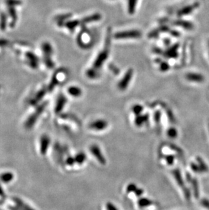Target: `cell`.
Instances as JSON below:
<instances>
[{
	"label": "cell",
	"mask_w": 209,
	"mask_h": 210,
	"mask_svg": "<svg viewBox=\"0 0 209 210\" xmlns=\"http://www.w3.org/2000/svg\"><path fill=\"white\" fill-rule=\"evenodd\" d=\"M142 36V33L139 30H128L124 31H120L114 34V38L117 40L126 39H138Z\"/></svg>",
	"instance_id": "cell-1"
},
{
	"label": "cell",
	"mask_w": 209,
	"mask_h": 210,
	"mask_svg": "<svg viewBox=\"0 0 209 210\" xmlns=\"http://www.w3.org/2000/svg\"><path fill=\"white\" fill-rule=\"evenodd\" d=\"M172 173L174 177H175V179L177 182V184H178L179 186L181 188V189L183 190V192L184 193L185 197H186V199H187V201H190V199H191L190 191L189 189H188L186 186H185L184 181H183V178H182L181 174L180 171L179 169H175L172 171Z\"/></svg>",
	"instance_id": "cell-2"
},
{
	"label": "cell",
	"mask_w": 209,
	"mask_h": 210,
	"mask_svg": "<svg viewBox=\"0 0 209 210\" xmlns=\"http://www.w3.org/2000/svg\"><path fill=\"white\" fill-rule=\"evenodd\" d=\"M108 55H109V49L105 48L103 50L100 51L99 55H97L95 61H94L92 68L99 71L102 68L104 63L106 61L107 59L108 58Z\"/></svg>",
	"instance_id": "cell-3"
},
{
	"label": "cell",
	"mask_w": 209,
	"mask_h": 210,
	"mask_svg": "<svg viewBox=\"0 0 209 210\" xmlns=\"http://www.w3.org/2000/svg\"><path fill=\"white\" fill-rule=\"evenodd\" d=\"M109 123L106 120L104 119H97L90 122L88 127L90 130L95 131H103L108 127Z\"/></svg>",
	"instance_id": "cell-4"
},
{
	"label": "cell",
	"mask_w": 209,
	"mask_h": 210,
	"mask_svg": "<svg viewBox=\"0 0 209 210\" xmlns=\"http://www.w3.org/2000/svg\"><path fill=\"white\" fill-rule=\"evenodd\" d=\"M90 152L92 155L95 157V159L98 160V162L102 164V165H105L107 163V160L103 156V154L101 152V150L97 144H92L90 147Z\"/></svg>",
	"instance_id": "cell-5"
},
{
	"label": "cell",
	"mask_w": 209,
	"mask_h": 210,
	"mask_svg": "<svg viewBox=\"0 0 209 210\" xmlns=\"http://www.w3.org/2000/svg\"><path fill=\"white\" fill-rule=\"evenodd\" d=\"M133 69H129L128 70V71L125 73L124 77L119 82L117 85V87L118 89H119L122 91H123V90H126L128 85H129V84L131 81V79L132 78V76H133Z\"/></svg>",
	"instance_id": "cell-6"
},
{
	"label": "cell",
	"mask_w": 209,
	"mask_h": 210,
	"mask_svg": "<svg viewBox=\"0 0 209 210\" xmlns=\"http://www.w3.org/2000/svg\"><path fill=\"white\" fill-rule=\"evenodd\" d=\"M42 50H43L45 56H46V57H45V59H46V61H45V63H46V65L50 68H54V63L52 62V59L50 58V55L52 53V48L50 44H49L48 42L44 43L42 45Z\"/></svg>",
	"instance_id": "cell-7"
},
{
	"label": "cell",
	"mask_w": 209,
	"mask_h": 210,
	"mask_svg": "<svg viewBox=\"0 0 209 210\" xmlns=\"http://www.w3.org/2000/svg\"><path fill=\"white\" fill-rule=\"evenodd\" d=\"M199 6H200L199 3L196 2V3H193V4L185 6L184 8L179 10L178 12H177V15H178V16L179 17H181L183 16L190 15V14H191V12H193L196 8H198V7H199Z\"/></svg>",
	"instance_id": "cell-8"
},
{
	"label": "cell",
	"mask_w": 209,
	"mask_h": 210,
	"mask_svg": "<svg viewBox=\"0 0 209 210\" xmlns=\"http://www.w3.org/2000/svg\"><path fill=\"white\" fill-rule=\"evenodd\" d=\"M186 78L190 82H196V83H202L204 81L205 78L203 75L199 73L190 72L187 73L186 75Z\"/></svg>",
	"instance_id": "cell-9"
},
{
	"label": "cell",
	"mask_w": 209,
	"mask_h": 210,
	"mask_svg": "<svg viewBox=\"0 0 209 210\" xmlns=\"http://www.w3.org/2000/svg\"><path fill=\"white\" fill-rule=\"evenodd\" d=\"M186 179L187 182H189L191 184V186L193 187V190H194V197L196 199L199 198V195H200V191H199V186H198V182L196 178L191 177L190 173H187L186 174Z\"/></svg>",
	"instance_id": "cell-10"
},
{
	"label": "cell",
	"mask_w": 209,
	"mask_h": 210,
	"mask_svg": "<svg viewBox=\"0 0 209 210\" xmlns=\"http://www.w3.org/2000/svg\"><path fill=\"white\" fill-rule=\"evenodd\" d=\"M179 47V44H174L173 46L167 49L164 52H163L164 56L167 58H177L178 57V52H177V50H178Z\"/></svg>",
	"instance_id": "cell-11"
},
{
	"label": "cell",
	"mask_w": 209,
	"mask_h": 210,
	"mask_svg": "<svg viewBox=\"0 0 209 210\" xmlns=\"http://www.w3.org/2000/svg\"><path fill=\"white\" fill-rule=\"evenodd\" d=\"M149 120L147 114H139L136 116L134 119V124L138 127H141L143 125L147 123Z\"/></svg>",
	"instance_id": "cell-12"
},
{
	"label": "cell",
	"mask_w": 209,
	"mask_h": 210,
	"mask_svg": "<svg viewBox=\"0 0 209 210\" xmlns=\"http://www.w3.org/2000/svg\"><path fill=\"white\" fill-rule=\"evenodd\" d=\"M102 16L99 13H96V14H94L92 15H90L88 16H86L85 18H83L80 23H82V24H87V23H91L93 22H96V21H99V20L101 19Z\"/></svg>",
	"instance_id": "cell-13"
},
{
	"label": "cell",
	"mask_w": 209,
	"mask_h": 210,
	"mask_svg": "<svg viewBox=\"0 0 209 210\" xmlns=\"http://www.w3.org/2000/svg\"><path fill=\"white\" fill-rule=\"evenodd\" d=\"M41 148H40V151L42 155H44L46 154L47 152V150L49 147L50 143V139L49 137L47 135H44L41 137Z\"/></svg>",
	"instance_id": "cell-14"
},
{
	"label": "cell",
	"mask_w": 209,
	"mask_h": 210,
	"mask_svg": "<svg viewBox=\"0 0 209 210\" xmlns=\"http://www.w3.org/2000/svg\"><path fill=\"white\" fill-rule=\"evenodd\" d=\"M66 103H67V99H66V97L63 95V94L59 95L58 97L57 103H56L55 111L57 112H60L64 108Z\"/></svg>",
	"instance_id": "cell-15"
},
{
	"label": "cell",
	"mask_w": 209,
	"mask_h": 210,
	"mask_svg": "<svg viewBox=\"0 0 209 210\" xmlns=\"http://www.w3.org/2000/svg\"><path fill=\"white\" fill-rule=\"evenodd\" d=\"M176 25L183 28L187 30H191L194 29V24L190 21H187V20H178L175 22Z\"/></svg>",
	"instance_id": "cell-16"
},
{
	"label": "cell",
	"mask_w": 209,
	"mask_h": 210,
	"mask_svg": "<svg viewBox=\"0 0 209 210\" xmlns=\"http://www.w3.org/2000/svg\"><path fill=\"white\" fill-rule=\"evenodd\" d=\"M137 204L139 208L143 209V208H146L149 207V206H151L153 204V201L151 200V199H149L148 198L142 197L139 199Z\"/></svg>",
	"instance_id": "cell-17"
},
{
	"label": "cell",
	"mask_w": 209,
	"mask_h": 210,
	"mask_svg": "<svg viewBox=\"0 0 209 210\" xmlns=\"http://www.w3.org/2000/svg\"><path fill=\"white\" fill-rule=\"evenodd\" d=\"M68 93L72 97H79L82 94V90L78 86H72L68 89Z\"/></svg>",
	"instance_id": "cell-18"
},
{
	"label": "cell",
	"mask_w": 209,
	"mask_h": 210,
	"mask_svg": "<svg viewBox=\"0 0 209 210\" xmlns=\"http://www.w3.org/2000/svg\"><path fill=\"white\" fill-rule=\"evenodd\" d=\"M14 179V175L11 172H4L0 176V180L4 183H9Z\"/></svg>",
	"instance_id": "cell-19"
},
{
	"label": "cell",
	"mask_w": 209,
	"mask_h": 210,
	"mask_svg": "<svg viewBox=\"0 0 209 210\" xmlns=\"http://www.w3.org/2000/svg\"><path fill=\"white\" fill-rule=\"evenodd\" d=\"M86 76L88 78L90 79H95V78H98V77L99 76V71H97V70L93 69L92 68L87 70Z\"/></svg>",
	"instance_id": "cell-20"
},
{
	"label": "cell",
	"mask_w": 209,
	"mask_h": 210,
	"mask_svg": "<svg viewBox=\"0 0 209 210\" xmlns=\"http://www.w3.org/2000/svg\"><path fill=\"white\" fill-rule=\"evenodd\" d=\"M75 163H77L78 164H82L83 163H84V162L86 160V154L83 152L78 153V155L75 156Z\"/></svg>",
	"instance_id": "cell-21"
},
{
	"label": "cell",
	"mask_w": 209,
	"mask_h": 210,
	"mask_svg": "<svg viewBox=\"0 0 209 210\" xmlns=\"http://www.w3.org/2000/svg\"><path fill=\"white\" fill-rule=\"evenodd\" d=\"M196 160L198 162V165L200 167V168L203 170V173H206L208 171V167L207 166V164L204 163V160L201 158L200 156H197L196 157Z\"/></svg>",
	"instance_id": "cell-22"
},
{
	"label": "cell",
	"mask_w": 209,
	"mask_h": 210,
	"mask_svg": "<svg viewBox=\"0 0 209 210\" xmlns=\"http://www.w3.org/2000/svg\"><path fill=\"white\" fill-rule=\"evenodd\" d=\"M137 0H128V12H129L130 15H132V14L134 13L136 6H137Z\"/></svg>",
	"instance_id": "cell-23"
},
{
	"label": "cell",
	"mask_w": 209,
	"mask_h": 210,
	"mask_svg": "<svg viewBox=\"0 0 209 210\" xmlns=\"http://www.w3.org/2000/svg\"><path fill=\"white\" fill-rule=\"evenodd\" d=\"M143 111V107L140 104H135L132 107V112L134 113L135 116L141 114Z\"/></svg>",
	"instance_id": "cell-24"
},
{
	"label": "cell",
	"mask_w": 209,
	"mask_h": 210,
	"mask_svg": "<svg viewBox=\"0 0 209 210\" xmlns=\"http://www.w3.org/2000/svg\"><path fill=\"white\" fill-rule=\"evenodd\" d=\"M167 135L170 139H175L178 135V132H177V129L174 127H170L167 131Z\"/></svg>",
	"instance_id": "cell-25"
},
{
	"label": "cell",
	"mask_w": 209,
	"mask_h": 210,
	"mask_svg": "<svg viewBox=\"0 0 209 210\" xmlns=\"http://www.w3.org/2000/svg\"><path fill=\"white\" fill-rule=\"evenodd\" d=\"M79 23L80 22L77 20H71V21H68L67 23L65 24V25L66 27H67V28H68V29L70 31H74L75 28L78 26Z\"/></svg>",
	"instance_id": "cell-26"
},
{
	"label": "cell",
	"mask_w": 209,
	"mask_h": 210,
	"mask_svg": "<svg viewBox=\"0 0 209 210\" xmlns=\"http://www.w3.org/2000/svg\"><path fill=\"white\" fill-rule=\"evenodd\" d=\"M137 188H138V186L134 183H130L128 184L126 187V193L130 194V193H132V192L134 193V192L137 190Z\"/></svg>",
	"instance_id": "cell-27"
},
{
	"label": "cell",
	"mask_w": 209,
	"mask_h": 210,
	"mask_svg": "<svg viewBox=\"0 0 209 210\" xmlns=\"http://www.w3.org/2000/svg\"><path fill=\"white\" fill-rule=\"evenodd\" d=\"M190 167H191V170H192L194 172L198 173H203V170H202L200 167L198 165V164H196L195 163H191L190 164Z\"/></svg>",
	"instance_id": "cell-28"
},
{
	"label": "cell",
	"mask_w": 209,
	"mask_h": 210,
	"mask_svg": "<svg viewBox=\"0 0 209 210\" xmlns=\"http://www.w3.org/2000/svg\"><path fill=\"white\" fill-rule=\"evenodd\" d=\"M164 159L166 160V163L168 164V165H172L174 163V161H175V156H174L173 155H166L164 157Z\"/></svg>",
	"instance_id": "cell-29"
},
{
	"label": "cell",
	"mask_w": 209,
	"mask_h": 210,
	"mask_svg": "<svg viewBox=\"0 0 209 210\" xmlns=\"http://www.w3.org/2000/svg\"><path fill=\"white\" fill-rule=\"evenodd\" d=\"M160 68L162 72H167L170 68V65L167 62H161L160 64Z\"/></svg>",
	"instance_id": "cell-30"
},
{
	"label": "cell",
	"mask_w": 209,
	"mask_h": 210,
	"mask_svg": "<svg viewBox=\"0 0 209 210\" xmlns=\"http://www.w3.org/2000/svg\"><path fill=\"white\" fill-rule=\"evenodd\" d=\"M154 119L156 122V123L157 125H158L159 122H160V120H161V112L160 111H156L154 116Z\"/></svg>",
	"instance_id": "cell-31"
},
{
	"label": "cell",
	"mask_w": 209,
	"mask_h": 210,
	"mask_svg": "<svg viewBox=\"0 0 209 210\" xmlns=\"http://www.w3.org/2000/svg\"><path fill=\"white\" fill-rule=\"evenodd\" d=\"M106 209L107 210H119L116 205L111 202H107L106 204Z\"/></svg>",
	"instance_id": "cell-32"
},
{
	"label": "cell",
	"mask_w": 209,
	"mask_h": 210,
	"mask_svg": "<svg viewBox=\"0 0 209 210\" xmlns=\"http://www.w3.org/2000/svg\"><path fill=\"white\" fill-rule=\"evenodd\" d=\"M201 204H202V205L204 206L205 208L209 209V201L208 200V199H202Z\"/></svg>",
	"instance_id": "cell-33"
},
{
	"label": "cell",
	"mask_w": 209,
	"mask_h": 210,
	"mask_svg": "<svg viewBox=\"0 0 209 210\" xmlns=\"http://www.w3.org/2000/svg\"><path fill=\"white\" fill-rule=\"evenodd\" d=\"M143 192H144V191H143V189L138 188L137 189V190H136V191L134 192V195H135V197H140L143 194Z\"/></svg>",
	"instance_id": "cell-34"
},
{
	"label": "cell",
	"mask_w": 209,
	"mask_h": 210,
	"mask_svg": "<svg viewBox=\"0 0 209 210\" xmlns=\"http://www.w3.org/2000/svg\"><path fill=\"white\" fill-rule=\"evenodd\" d=\"M109 68L111 71L113 73H115V74H118V73H119V69H118L116 67V66L112 65V64H111V65H109Z\"/></svg>",
	"instance_id": "cell-35"
},
{
	"label": "cell",
	"mask_w": 209,
	"mask_h": 210,
	"mask_svg": "<svg viewBox=\"0 0 209 210\" xmlns=\"http://www.w3.org/2000/svg\"><path fill=\"white\" fill-rule=\"evenodd\" d=\"M67 164L69 166L74 165V164L75 163V158H73V157H69V158L67 159Z\"/></svg>",
	"instance_id": "cell-36"
},
{
	"label": "cell",
	"mask_w": 209,
	"mask_h": 210,
	"mask_svg": "<svg viewBox=\"0 0 209 210\" xmlns=\"http://www.w3.org/2000/svg\"><path fill=\"white\" fill-rule=\"evenodd\" d=\"M5 19H6V16H4V15H3V16L1 18V23H0V27H1L2 29H5V27H6L5 25H6V21H4Z\"/></svg>",
	"instance_id": "cell-37"
},
{
	"label": "cell",
	"mask_w": 209,
	"mask_h": 210,
	"mask_svg": "<svg viewBox=\"0 0 209 210\" xmlns=\"http://www.w3.org/2000/svg\"><path fill=\"white\" fill-rule=\"evenodd\" d=\"M154 51L156 52V54H159V55H163V51L161 50V49L158 48H155L154 49Z\"/></svg>",
	"instance_id": "cell-38"
},
{
	"label": "cell",
	"mask_w": 209,
	"mask_h": 210,
	"mask_svg": "<svg viewBox=\"0 0 209 210\" xmlns=\"http://www.w3.org/2000/svg\"><path fill=\"white\" fill-rule=\"evenodd\" d=\"M170 44V40L169 39H165L164 40V44L166 46H168V45Z\"/></svg>",
	"instance_id": "cell-39"
},
{
	"label": "cell",
	"mask_w": 209,
	"mask_h": 210,
	"mask_svg": "<svg viewBox=\"0 0 209 210\" xmlns=\"http://www.w3.org/2000/svg\"><path fill=\"white\" fill-rule=\"evenodd\" d=\"M208 44H209V42H208Z\"/></svg>",
	"instance_id": "cell-40"
}]
</instances>
